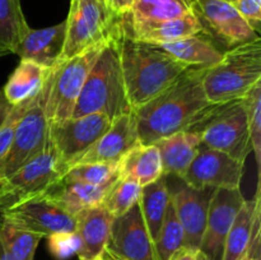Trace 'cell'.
<instances>
[{
    "label": "cell",
    "instance_id": "obj_33",
    "mask_svg": "<svg viewBox=\"0 0 261 260\" xmlns=\"http://www.w3.org/2000/svg\"><path fill=\"white\" fill-rule=\"evenodd\" d=\"M120 166L110 163H79L66 170L63 177L89 185L103 186L114 183L120 176Z\"/></svg>",
    "mask_w": 261,
    "mask_h": 260
},
{
    "label": "cell",
    "instance_id": "obj_18",
    "mask_svg": "<svg viewBox=\"0 0 261 260\" xmlns=\"http://www.w3.org/2000/svg\"><path fill=\"white\" fill-rule=\"evenodd\" d=\"M65 20L51 27L30 30L15 47L14 54L20 60H28L42 68H54L60 61L65 43Z\"/></svg>",
    "mask_w": 261,
    "mask_h": 260
},
{
    "label": "cell",
    "instance_id": "obj_12",
    "mask_svg": "<svg viewBox=\"0 0 261 260\" xmlns=\"http://www.w3.org/2000/svg\"><path fill=\"white\" fill-rule=\"evenodd\" d=\"M0 217L43 237L75 231V217L61 208L47 194L17 204Z\"/></svg>",
    "mask_w": 261,
    "mask_h": 260
},
{
    "label": "cell",
    "instance_id": "obj_5",
    "mask_svg": "<svg viewBox=\"0 0 261 260\" xmlns=\"http://www.w3.org/2000/svg\"><path fill=\"white\" fill-rule=\"evenodd\" d=\"M200 135L206 147L223 152L240 162L251 152L247 111L244 97L221 105H212L190 127Z\"/></svg>",
    "mask_w": 261,
    "mask_h": 260
},
{
    "label": "cell",
    "instance_id": "obj_9",
    "mask_svg": "<svg viewBox=\"0 0 261 260\" xmlns=\"http://www.w3.org/2000/svg\"><path fill=\"white\" fill-rule=\"evenodd\" d=\"M105 43L106 41L56 64L47 99V117L50 124L65 121L73 116L74 107L84 82Z\"/></svg>",
    "mask_w": 261,
    "mask_h": 260
},
{
    "label": "cell",
    "instance_id": "obj_20",
    "mask_svg": "<svg viewBox=\"0 0 261 260\" xmlns=\"http://www.w3.org/2000/svg\"><path fill=\"white\" fill-rule=\"evenodd\" d=\"M189 13H198V0H134L130 12L121 17V22L127 32H133Z\"/></svg>",
    "mask_w": 261,
    "mask_h": 260
},
{
    "label": "cell",
    "instance_id": "obj_15",
    "mask_svg": "<svg viewBox=\"0 0 261 260\" xmlns=\"http://www.w3.org/2000/svg\"><path fill=\"white\" fill-rule=\"evenodd\" d=\"M177 180L175 188H168V190L184 229V246L199 249L205 229L212 196L216 189L193 188L180 178Z\"/></svg>",
    "mask_w": 261,
    "mask_h": 260
},
{
    "label": "cell",
    "instance_id": "obj_13",
    "mask_svg": "<svg viewBox=\"0 0 261 260\" xmlns=\"http://www.w3.org/2000/svg\"><path fill=\"white\" fill-rule=\"evenodd\" d=\"M245 200L246 199L240 188H219L214 190L199 247L208 260H222L226 237Z\"/></svg>",
    "mask_w": 261,
    "mask_h": 260
},
{
    "label": "cell",
    "instance_id": "obj_3",
    "mask_svg": "<svg viewBox=\"0 0 261 260\" xmlns=\"http://www.w3.org/2000/svg\"><path fill=\"white\" fill-rule=\"evenodd\" d=\"M120 27L121 19L94 61L84 82L71 117L103 114L114 120L120 115L133 111L127 101L120 65L117 47Z\"/></svg>",
    "mask_w": 261,
    "mask_h": 260
},
{
    "label": "cell",
    "instance_id": "obj_34",
    "mask_svg": "<svg viewBox=\"0 0 261 260\" xmlns=\"http://www.w3.org/2000/svg\"><path fill=\"white\" fill-rule=\"evenodd\" d=\"M249 122L251 150L255 154L257 167L261 162V81L257 82L244 96Z\"/></svg>",
    "mask_w": 261,
    "mask_h": 260
},
{
    "label": "cell",
    "instance_id": "obj_32",
    "mask_svg": "<svg viewBox=\"0 0 261 260\" xmlns=\"http://www.w3.org/2000/svg\"><path fill=\"white\" fill-rule=\"evenodd\" d=\"M184 246V229L175 212L172 200L170 199L165 218L161 226L158 236L154 241L157 260H168L173 252Z\"/></svg>",
    "mask_w": 261,
    "mask_h": 260
},
{
    "label": "cell",
    "instance_id": "obj_41",
    "mask_svg": "<svg viewBox=\"0 0 261 260\" xmlns=\"http://www.w3.org/2000/svg\"><path fill=\"white\" fill-rule=\"evenodd\" d=\"M0 260H17L12 254L9 252V250L7 249V246L3 242L2 237H0Z\"/></svg>",
    "mask_w": 261,
    "mask_h": 260
},
{
    "label": "cell",
    "instance_id": "obj_30",
    "mask_svg": "<svg viewBox=\"0 0 261 260\" xmlns=\"http://www.w3.org/2000/svg\"><path fill=\"white\" fill-rule=\"evenodd\" d=\"M0 237L17 260H33L42 235L25 229L9 219L0 217Z\"/></svg>",
    "mask_w": 261,
    "mask_h": 260
},
{
    "label": "cell",
    "instance_id": "obj_25",
    "mask_svg": "<svg viewBox=\"0 0 261 260\" xmlns=\"http://www.w3.org/2000/svg\"><path fill=\"white\" fill-rule=\"evenodd\" d=\"M260 216V185L250 200H245L240 208L224 241L222 260H241L249 250L255 221Z\"/></svg>",
    "mask_w": 261,
    "mask_h": 260
},
{
    "label": "cell",
    "instance_id": "obj_14",
    "mask_svg": "<svg viewBox=\"0 0 261 260\" xmlns=\"http://www.w3.org/2000/svg\"><path fill=\"white\" fill-rule=\"evenodd\" d=\"M106 249L124 260H157L139 203L122 216L114 217Z\"/></svg>",
    "mask_w": 261,
    "mask_h": 260
},
{
    "label": "cell",
    "instance_id": "obj_24",
    "mask_svg": "<svg viewBox=\"0 0 261 260\" xmlns=\"http://www.w3.org/2000/svg\"><path fill=\"white\" fill-rule=\"evenodd\" d=\"M205 33L208 32H201L158 46L189 68L209 69L221 61L223 51L219 50L213 41L206 37Z\"/></svg>",
    "mask_w": 261,
    "mask_h": 260
},
{
    "label": "cell",
    "instance_id": "obj_2",
    "mask_svg": "<svg viewBox=\"0 0 261 260\" xmlns=\"http://www.w3.org/2000/svg\"><path fill=\"white\" fill-rule=\"evenodd\" d=\"M117 47L125 92L132 110L147 103L189 69L161 46L133 38L125 32L122 23Z\"/></svg>",
    "mask_w": 261,
    "mask_h": 260
},
{
    "label": "cell",
    "instance_id": "obj_27",
    "mask_svg": "<svg viewBox=\"0 0 261 260\" xmlns=\"http://www.w3.org/2000/svg\"><path fill=\"white\" fill-rule=\"evenodd\" d=\"M50 69L42 68L32 61L20 60L2 89L7 101L14 106L32 99L42 88Z\"/></svg>",
    "mask_w": 261,
    "mask_h": 260
},
{
    "label": "cell",
    "instance_id": "obj_1",
    "mask_svg": "<svg viewBox=\"0 0 261 260\" xmlns=\"http://www.w3.org/2000/svg\"><path fill=\"white\" fill-rule=\"evenodd\" d=\"M205 70L186 69L161 93L133 110L142 144H154L162 138L190 129L212 106L203 88Z\"/></svg>",
    "mask_w": 261,
    "mask_h": 260
},
{
    "label": "cell",
    "instance_id": "obj_8",
    "mask_svg": "<svg viewBox=\"0 0 261 260\" xmlns=\"http://www.w3.org/2000/svg\"><path fill=\"white\" fill-rule=\"evenodd\" d=\"M64 173L48 138L45 149L37 157L0 183V214L17 204L47 194Z\"/></svg>",
    "mask_w": 261,
    "mask_h": 260
},
{
    "label": "cell",
    "instance_id": "obj_36",
    "mask_svg": "<svg viewBox=\"0 0 261 260\" xmlns=\"http://www.w3.org/2000/svg\"><path fill=\"white\" fill-rule=\"evenodd\" d=\"M32 99H27V101L14 105V106H12V109H10L4 124L0 127V158L4 157V154L8 152V149H9L10 144H12L13 142V137H14L18 122L22 119L24 112L27 111L28 106H30V103L32 102Z\"/></svg>",
    "mask_w": 261,
    "mask_h": 260
},
{
    "label": "cell",
    "instance_id": "obj_22",
    "mask_svg": "<svg viewBox=\"0 0 261 260\" xmlns=\"http://www.w3.org/2000/svg\"><path fill=\"white\" fill-rule=\"evenodd\" d=\"M111 185H89L61 176L60 180L47 191V195L61 208L75 216L83 209L102 205L105 195Z\"/></svg>",
    "mask_w": 261,
    "mask_h": 260
},
{
    "label": "cell",
    "instance_id": "obj_16",
    "mask_svg": "<svg viewBox=\"0 0 261 260\" xmlns=\"http://www.w3.org/2000/svg\"><path fill=\"white\" fill-rule=\"evenodd\" d=\"M198 14L208 33L213 32L229 48L260 38L231 3L223 0H198Z\"/></svg>",
    "mask_w": 261,
    "mask_h": 260
},
{
    "label": "cell",
    "instance_id": "obj_23",
    "mask_svg": "<svg viewBox=\"0 0 261 260\" xmlns=\"http://www.w3.org/2000/svg\"><path fill=\"white\" fill-rule=\"evenodd\" d=\"M124 31L135 40L152 45H163V43L182 40L189 36L206 32L198 13H189L182 17L154 23L133 32H127L125 28Z\"/></svg>",
    "mask_w": 261,
    "mask_h": 260
},
{
    "label": "cell",
    "instance_id": "obj_4",
    "mask_svg": "<svg viewBox=\"0 0 261 260\" xmlns=\"http://www.w3.org/2000/svg\"><path fill=\"white\" fill-rule=\"evenodd\" d=\"M261 81V38L228 48L218 64L206 69L203 88L212 105L242 98Z\"/></svg>",
    "mask_w": 261,
    "mask_h": 260
},
{
    "label": "cell",
    "instance_id": "obj_19",
    "mask_svg": "<svg viewBox=\"0 0 261 260\" xmlns=\"http://www.w3.org/2000/svg\"><path fill=\"white\" fill-rule=\"evenodd\" d=\"M75 233L78 235L79 260H97L106 247L114 216L103 205L83 209L75 214Z\"/></svg>",
    "mask_w": 261,
    "mask_h": 260
},
{
    "label": "cell",
    "instance_id": "obj_28",
    "mask_svg": "<svg viewBox=\"0 0 261 260\" xmlns=\"http://www.w3.org/2000/svg\"><path fill=\"white\" fill-rule=\"evenodd\" d=\"M170 199L171 195L166 176H162L154 183L143 186L142 195L139 199V206L153 242L157 239L158 232L162 226Z\"/></svg>",
    "mask_w": 261,
    "mask_h": 260
},
{
    "label": "cell",
    "instance_id": "obj_37",
    "mask_svg": "<svg viewBox=\"0 0 261 260\" xmlns=\"http://www.w3.org/2000/svg\"><path fill=\"white\" fill-rule=\"evenodd\" d=\"M242 18L260 33L261 23V0H237L232 3Z\"/></svg>",
    "mask_w": 261,
    "mask_h": 260
},
{
    "label": "cell",
    "instance_id": "obj_31",
    "mask_svg": "<svg viewBox=\"0 0 261 260\" xmlns=\"http://www.w3.org/2000/svg\"><path fill=\"white\" fill-rule=\"evenodd\" d=\"M143 186L129 175L120 173L105 195L102 205L114 217L122 216L139 203Z\"/></svg>",
    "mask_w": 261,
    "mask_h": 260
},
{
    "label": "cell",
    "instance_id": "obj_26",
    "mask_svg": "<svg viewBox=\"0 0 261 260\" xmlns=\"http://www.w3.org/2000/svg\"><path fill=\"white\" fill-rule=\"evenodd\" d=\"M119 166L122 175L132 176L142 186L165 176L160 150L154 144L139 143L124 155Z\"/></svg>",
    "mask_w": 261,
    "mask_h": 260
},
{
    "label": "cell",
    "instance_id": "obj_42",
    "mask_svg": "<svg viewBox=\"0 0 261 260\" xmlns=\"http://www.w3.org/2000/svg\"><path fill=\"white\" fill-rule=\"evenodd\" d=\"M97 260H124V259H121V257L116 256V255L112 254V252L110 251L109 249H106V247H105L103 251L101 252V255H99V256L97 257Z\"/></svg>",
    "mask_w": 261,
    "mask_h": 260
},
{
    "label": "cell",
    "instance_id": "obj_39",
    "mask_svg": "<svg viewBox=\"0 0 261 260\" xmlns=\"http://www.w3.org/2000/svg\"><path fill=\"white\" fill-rule=\"evenodd\" d=\"M134 0H107V7L117 17H125L132 9Z\"/></svg>",
    "mask_w": 261,
    "mask_h": 260
},
{
    "label": "cell",
    "instance_id": "obj_11",
    "mask_svg": "<svg viewBox=\"0 0 261 260\" xmlns=\"http://www.w3.org/2000/svg\"><path fill=\"white\" fill-rule=\"evenodd\" d=\"M244 162L201 143L191 165L180 180L193 188H240Z\"/></svg>",
    "mask_w": 261,
    "mask_h": 260
},
{
    "label": "cell",
    "instance_id": "obj_40",
    "mask_svg": "<svg viewBox=\"0 0 261 260\" xmlns=\"http://www.w3.org/2000/svg\"><path fill=\"white\" fill-rule=\"evenodd\" d=\"M10 109H12V105L7 101V98L4 97V93H3V91L0 89V127L4 124Z\"/></svg>",
    "mask_w": 261,
    "mask_h": 260
},
{
    "label": "cell",
    "instance_id": "obj_7",
    "mask_svg": "<svg viewBox=\"0 0 261 260\" xmlns=\"http://www.w3.org/2000/svg\"><path fill=\"white\" fill-rule=\"evenodd\" d=\"M120 19L121 17L114 14L98 0H71L65 19V43L60 61L109 40Z\"/></svg>",
    "mask_w": 261,
    "mask_h": 260
},
{
    "label": "cell",
    "instance_id": "obj_6",
    "mask_svg": "<svg viewBox=\"0 0 261 260\" xmlns=\"http://www.w3.org/2000/svg\"><path fill=\"white\" fill-rule=\"evenodd\" d=\"M55 66L50 69L42 88L33 97L27 111L18 122L9 149L4 157L0 158V183L37 157L47 144L50 126L47 99Z\"/></svg>",
    "mask_w": 261,
    "mask_h": 260
},
{
    "label": "cell",
    "instance_id": "obj_43",
    "mask_svg": "<svg viewBox=\"0 0 261 260\" xmlns=\"http://www.w3.org/2000/svg\"><path fill=\"white\" fill-rule=\"evenodd\" d=\"M241 260H260V259H252V257L251 256H250V255L249 254H246V255H245V256L244 257H242V259Z\"/></svg>",
    "mask_w": 261,
    "mask_h": 260
},
{
    "label": "cell",
    "instance_id": "obj_45",
    "mask_svg": "<svg viewBox=\"0 0 261 260\" xmlns=\"http://www.w3.org/2000/svg\"><path fill=\"white\" fill-rule=\"evenodd\" d=\"M98 2H101V3H102V4L107 5V0H98Z\"/></svg>",
    "mask_w": 261,
    "mask_h": 260
},
{
    "label": "cell",
    "instance_id": "obj_21",
    "mask_svg": "<svg viewBox=\"0 0 261 260\" xmlns=\"http://www.w3.org/2000/svg\"><path fill=\"white\" fill-rule=\"evenodd\" d=\"M200 144V135L191 130H182L157 140L154 145L160 150L163 175L166 177H182L195 158Z\"/></svg>",
    "mask_w": 261,
    "mask_h": 260
},
{
    "label": "cell",
    "instance_id": "obj_10",
    "mask_svg": "<svg viewBox=\"0 0 261 260\" xmlns=\"http://www.w3.org/2000/svg\"><path fill=\"white\" fill-rule=\"evenodd\" d=\"M111 121L103 114H89L50 124L48 138L65 172L102 137Z\"/></svg>",
    "mask_w": 261,
    "mask_h": 260
},
{
    "label": "cell",
    "instance_id": "obj_35",
    "mask_svg": "<svg viewBox=\"0 0 261 260\" xmlns=\"http://www.w3.org/2000/svg\"><path fill=\"white\" fill-rule=\"evenodd\" d=\"M79 246L81 242L75 231L60 232L47 236L48 251L56 260H66L78 254Z\"/></svg>",
    "mask_w": 261,
    "mask_h": 260
},
{
    "label": "cell",
    "instance_id": "obj_17",
    "mask_svg": "<svg viewBox=\"0 0 261 260\" xmlns=\"http://www.w3.org/2000/svg\"><path fill=\"white\" fill-rule=\"evenodd\" d=\"M139 143L134 111H129L112 120L109 129L91 148L87 149L82 157L76 160L74 165L79 163L117 165L124 158V155Z\"/></svg>",
    "mask_w": 261,
    "mask_h": 260
},
{
    "label": "cell",
    "instance_id": "obj_44",
    "mask_svg": "<svg viewBox=\"0 0 261 260\" xmlns=\"http://www.w3.org/2000/svg\"><path fill=\"white\" fill-rule=\"evenodd\" d=\"M223 2H227V3H231V4H232V3L237 2V0H223Z\"/></svg>",
    "mask_w": 261,
    "mask_h": 260
},
{
    "label": "cell",
    "instance_id": "obj_38",
    "mask_svg": "<svg viewBox=\"0 0 261 260\" xmlns=\"http://www.w3.org/2000/svg\"><path fill=\"white\" fill-rule=\"evenodd\" d=\"M168 260H208L205 255L199 249H193V247L182 246L173 252L172 256Z\"/></svg>",
    "mask_w": 261,
    "mask_h": 260
},
{
    "label": "cell",
    "instance_id": "obj_29",
    "mask_svg": "<svg viewBox=\"0 0 261 260\" xmlns=\"http://www.w3.org/2000/svg\"><path fill=\"white\" fill-rule=\"evenodd\" d=\"M28 30L20 0H0V56L14 54Z\"/></svg>",
    "mask_w": 261,
    "mask_h": 260
}]
</instances>
